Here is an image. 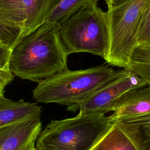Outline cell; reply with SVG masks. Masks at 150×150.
Wrapping results in <instances>:
<instances>
[{"mask_svg":"<svg viewBox=\"0 0 150 150\" xmlns=\"http://www.w3.org/2000/svg\"><path fill=\"white\" fill-rule=\"evenodd\" d=\"M89 4H98V0H61L49 13L45 22L60 24L71 15Z\"/></svg>","mask_w":150,"mask_h":150,"instance_id":"cell-14","label":"cell"},{"mask_svg":"<svg viewBox=\"0 0 150 150\" xmlns=\"http://www.w3.org/2000/svg\"><path fill=\"white\" fill-rule=\"evenodd\" d=\"M0 22L18 25L24 28L22 0H0Z\"/></svg>","mask_w":150,"mask_h":150,"instance_id":"cell-15","label":"cell"},{"mask_svg":"<svg viewBox=\"0 0 150 150\" xmlns=\"http://www.w3.org/2000/svg\"><path fill=\"white\" fill-rule=\"evenodd\" d=\"M15 75L9 69H0V94H4L5 88L15 79Z\"/></svg>","mask_w":150,"mask_h":150,"instance_id":"cell-18","label":"cell"},{"mask_svg":"<svg viewBox=\"0 0 150 150\" xmlns=\"http://www.w3.org/2000/svg\"><path fill=\"white\" fill-rule=\"evenodd\" d=\"M146 85L144 80L127 70L125 74L98 90L79 105L75 111L79 110V112L83 114H102L114 111L128 92Z\"/></svg>","mask_w":150,"mask_h":150,"instance_id":"cell-6","label":"cell"},{"mask_svg":"<svg viewBox=\"0 0 150 150\" xmlns=\"http://www.w3.org/2000/svg\"><path fill=\"white\" fill-rule=\"evenodd\" d=\"M23 26L0 22V45L13 50L23 38Z\"/></svg>","mask_w":150,"mask_h":150,"instance_id":"cell-16","label":"cell"},{"mask_svg":"<svg viewBox=\"0 0 150 150\" xmlns=\"http://www.w3.org/2000/svg\"><path fill=\"white\" fill-rule=\"evenodd\" d=\"M12 50L0 45V69H9Z\"/></svg>","mask_w":150,"mask_h":150,"instance_id":"cell-19","label":"cell"},{"mask_svg":"<svg viewBox=\"0 0 150 150\" xmlns=\"http://www.w3.org/2000/svg\"><path fill=\"white\" fill-rule=\"evenodd\" d=\"M26 150H36L35 147V142H33V143H32Z\"/></svg>","mask_w":150,"mask_h":150,"instance_id":"cell-21","label":"cell"},{"mask_svg":"<svg viewBox=\"0 0 150 150\" xmlns=\"http://www.w3.org/2000/svg\"><path fill=\"white\" fill-rule=\"evenodd\" d=\"M125 69L135 74L150 85V46H137Z\"/></svg>","mask_w":150,"mask_h":150,"instance_id":"cell-13","label":"cell"},{"mask_svg":"<svg viewBox=\"0 0 150 150\" xmlns=\"http://www.w3.org/2000/svg\"><path fill=\"white\" fill-rule=\"evenodd\" d=\"M148 0H127L108 8L110 45L105 62L111 66L125 69L137 46V34Z\"/></svg>","mask_w":150,"mask_h":150,"instance_id":"cell-5","label":"cell"},{"mask_svg":"<svg viewBox=\"0 0 150 150\" xmlns=\"http://www.w3.org/2000/svg\"><path fill=\"white\" fill-rule=\"evenodd\" d=\"M42 107L36 103L15 101L0 94V127L21 122L30 118H40Z\"/></svg>","mask_w":150,"mask_h":150,"instance_id":"cell-9","label":"cell"},{"mask_svg":"<svg viewBox=\"0 0 150 150\" xmlns=\"http://www.w3.org/2000/svg\"><path fill=\"white\" fill-rule=\"evenodd\" d=\"M42 131L40 118H30L0 127V150H26Z\"/></svg>","mask_w":150,"mask_h":150,"instance_id":"cell-7","label":"cell"},{"mask_svg":"<svg viewBox=\"0 0 150 150\" xmlns=\"http://www.w3.org/2000/svg\"><path fill=\"white\" fill-rule=\"evenodd\" d=\"M127 70H115L98 66L78 70H66L39 83L33 98L39 103H57L76 108L98 90L125 74Z\"/></svg>","mask_w":150,"mask_h":150,"instance_id":"cell-2","label":"cell"},{"mask_svg":"<svg viewBox=\"0 0 150 150\" xmlns=\"http://www.w3.org/2000/svg\"><path fill=\"white\" fill-rule=\"evenodd\" d=\"M61 0H22L24 18L23 37L45 22Z\"/></svg>","mask_w":150,"mask_h":150,"instance_id":"cell-11","label":"cell"},{"mask_svg":"<svg viewBox=\"0 0 150 150\" xmlns=\"http://www.w3.org/2000/svg\"><path fill=\"white\" fill-rule=\"evenodd\" d=\"M114 122L131 139L138 150H150V113Z\"/></svg>","mask_w":150,"mask_h":150,"instance_id":"cell-10","label":"cell"},{"mask_svg":"<svg viewBox=\"0 0 150 150\" xmlns=\"http://www.w3.org/2000/svg\"><path fill=\"white\" fill-rule=\"evenodd\" d=\"M113 112L109 117L114 122L121 119L150 113V85L128 92Z\"/></svg>","mask_w":150,"mask_h":150,"instance_id":"cell-8","label":"cell"},{"mask_svg":"<svg viewBox=\"0 0 150 150\" xmlns=\"http://www.w3.org/2000/svg\"><path fill=\"white\" fill-rule=\"evenodd\" d=\"M137 46H150V0L144 9L137 34Z\"/></svg>","mask_w":150,"mask_h":150,"instance_id":"cell-17","label":"cell"},{"mask_svg":"<svg viewBox=\"0 0 150 150\" xmlns=\"http://www.w3.org/2000/svg\"><path fill=\"white\" fill-rule=\"evenodd\" d=\"M93 150H138L128 135L114 122Z\"/></svg>","mask_w":150,"mask_h":150,"instance_id":"cell-12","label":"cell"},{"mask_svg":"<svg viewBox=\"0 0 150 150\" xmlns=\"http://www.w3.org/2000/svg\"><path fill=\"white\" fill-rule=\"evenodd\" d=\"M126 1L127 0H105L108 8L118 6Z\"/></svg>","mask_w":150,"mask_h":150,"instance_id":"cell-20","label":"cell"},{"mask_svg":"<svg viewBox=\"0 0 150 150\" xmlns=\"http://www.w3.org/2000/svg\"><path fill=\"white\" fill-rule=\"evenodd\" d=\"M60 25V39L67 56L86 52L107 59L110 45L109 18L108 12L98 4L82 7Z\"/></svg>","mask_w":150,"mask_h":150,"instance_id":"cell-4","label":"cell"},{"mask_svg":"<svg viewBox=\"0 0 150 150\" xmlns=\"http://www.w3.org/2000/svg\"><path fill=\"white\" fill-rule=\"evenodd\" d=\"M102 114H79L72 118L52 120L36 139V150H93L113 126Z\"/></svg>","mask_w":150,"mask_h":150,"instance_id":"cell-3","label":"cell"},{"mask_svg":"<svg viewBox=\"0 0 150 150\" xmlns=\"http://www.w3.org/2000/svg\"><path fill=\"white\" fill-rule=\"evenodd\" d=\"M57 22H46L12 50L9 69L21 79L40 83L68 69Z\"/></svg>","mask_w":150,"mask_h":150,"instance_id":"cell-1","label":"cell"}]
</instances>
